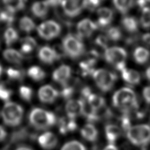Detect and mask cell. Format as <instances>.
<instances>
[{
  "label": "cell",
  "mask_w": 150,
  "mask_h": 150,
  "mask_svg": "<svg viewBox=\"0 0 150 150\" xmlns=\"http://www.w3.org/2000/svg\"><path fill=\"white\" fill-rule=\"evenodd\" d=\"M112 104L125 114L137 109L138 106L135 92L128 87L122 88L114 93Z\"/></svg>",
  "instance_id": "1"
},
{
  "label": "cell",
  "mask_w": 150,
  "mask_h": 150,
  "mask_svg": "<svg viewBox=\"0 0 150 150\" xmlns=\"http://www.w3.org/2000/svg\"><path fill=\"white\" fill-rule=\"evenodd\" d=\"M30 125L36 129L45 130L54 125L56 117L54 113L40 108H33L29 115Z\"/></svg>",
  "instance_id": "2"
},
{
  "label": "cell",
  "mask_w": 150,
  "mask_h": 150,
  "mask_svg": "<svg viewBox=\"0 0 150 150\" xmlns=\"http://www.w3.org/2000/svg\"><path fill=\"white\" fill-rule=\"evenodd\" d=\"M1 116L4 122L10 127L19 125L23 116V109L21 105L14 102H7L4 105Z\"/></svg>",
  "instance_id": "3"
},
{
  "label": "cell",
  "mask_w": 150,
  "mask_h": 150,
  "mask_svg": "<svg viewBox=\"0 0 150 150\" xmlns=\"http://www.w3.org/2000/svg\"><path fill=\"white\" fill-rule=\"evenodd\" d=\"M126 132L129 141L136 146H144L150 142V126L148 125L131 127Z\"/></svg>",
  "instance_id": "4"
},
{
  "label": "cell",
  "mask_w": 150,
  "mask_h": 150,
  "mask_svg": "<svg viewBox=\"0 0 150 150\" xmlns=\"http://www.w3.org/2000/svg\"><path fill=\"white\" fill-rule=\"evenodd\" d=\"M64 53L71 59H77L84 52V45L77 36L68 34L62 40Z\"/></svg>",
  "instance_id": "5"
},
{
  "label": "cell",
  "mask_w": 150,
  "mask_h": 150,
  "mask_svg": "<svg viewBox=\"0 0 150 150\" xmlns=\"http://www.w3.org/2000/svg\"><path fill=\"white\" fill-rule=\"evenodd\" d=\"M127 57L126 50L120 47H109L105 49L104 52L105 60L121 72L126 69L125 60Z\"/></svg>",
  "instance_id": "6"
},
{
  "label": "cell",
  "mask_w": 150,
  "mask_h": 150,
  "mask_svg": "<svg viewBox=\"0 0 150 150\" xmlns=\"http://www.w3.org/2000/svg\"><path fill=\"white\" fill-rule=\"evenodd\" d=\"M92 76L97 86L103 92L111 90L117 79L116 74L103 69L96 70Z\"/></svg>",
  "instance_id": "7"
},
{
  "label": "cell",
  "mask_w": 150,
  "mask_h": 150,
  "mask_svg": "<svg viewBox=\"0 0 150 150\" xmlns=\"http://www.w3.org/2000/svg\"><path fill=\"white\" fill-rule=\"evenodd\" d=\"M38 33L42 38L51 40L57 37L61 33L62 28L59 23L53 20L42 22L37 28Z\"/></svg>",
  "instance_id": "8"
},
{
  "label": "cell",
  "mask_w": 150,
  "mask_h": 150,
  "mask_svg": "<svg viewBox=\"0 0 150 150\" xmlns=\"http://www.w3.org/2000/svg\"><path fill=\"white\" fill-rule=\"evenodd\" d=\"M87 0H63L62 4L64 13L70 18L79 15L86 8Z\"/></svg>",
  "instance_id": "9"
},
{
  "label": "cell",
  "mask_w": 150,
  "mask_h": 150,
  "mask_svg": "<svg viewBox=\"0 0 150 150\" xmlns=\"http://www.w3.org/2000/svg\"><path fill=\"white\" fill-rule=\"evenodd\" d=\"M98 28L97 23L89 19H84L77 25V37L80 39L90 37Z\"/></svg>",
  "instance_id": "10"
},
{
  "label": "cell",
  "mask_w": 150,
  "mask_h": 150,
  "mask_svg": "<svg viewBox=\"0 0 150 150\" xmlns=\"http://www.w3.org/2000/svg\"><path fill=\"white\" fill-rule=\"evenodd\" d=\"M38 56L42 62L46 64H52L59 60L62 54L56 49L49 46H44L39 49Z\"/></svg>",
  "instance_id": "11"
},
{
  "label": "cell",
  "mask_w": 150,
  "mask_h": 150,
  "mask_svg": "<svg viewBox=\"0 0 150 150\" xmlns=\"http://www.w3.org/2000/svg\"><path fill=\"white\" fill-rule=\"evenodd\" d=\"M71 76V69L70 66L65 64L61 65L57 68L52 74L53 80L64 86L68 84Z\"/></svg>",
  "instance_id": "12"
},
{
  "label": "cell",
  "mask_w": 150,
  "mask_h": 150,
  "mask_svg": "<svg viewBox=\"0 0 150 150\" xmlns=\"http://www.w3.org/2000/svg\"><path fill=\"white\" fill-rule=\"evenodd\" d=\"M59 93L53 86L45 85L41 87L38 91V97L40 101L43 103L51 104L58 97Z\"/></svg>",
  "instance_id": "13"
},
{
  "label": "cell",
  "mask_w": 150,
  "mask_h": 150,
  "mask_svg": "<svg viewBox=\"0 0 150 150\" xmlns=\"http://www.w3.org/2000/svg\"><path fill=\"white\" fill-rule=\"evenodd\" d=\"M84 101L83 99L70 100L65 106V110L68 117L74 119L80 114H83Z\"/></svg>",
  "instance_id": "14"
},
{
  "label": "cell",
  "mask_w": 150,
  "mask_h": 150,
  "mask_svg": "<svg viewBox=\"0 0 150 150\" xmlns=\"http://www.w3.org/2000/svg\"><path fill=\"white\" fill-rule=\"evenodd\" d=\"M36 135L30 132L28 128L21 127L12 133L10 137V142L12 144H17L27 139H34Z\"/></svg>",
  "instance_id": "15"
},
{
  "label": "cell",
  "mask_w": 150,
  "mask_h": 150,
  "mask_svg": "<svg viewBox=\"0 0 150 150\" xmlns=\"http://www.w3.org/2000/svg\"><path fill=\"white\" fill-rule=\"evenodd\" d=\"M40 146L45 149L49 150L54 148L58 142L56 136L51 132H46L40 135L38 138Z\"/></svg>",
  "instance_id": "16"
},
{
  "label": "cell",
  "mask_w": 150,
  "mask_h": 150,
  "mask_svg": "<svg viewBox=\"0 0 150 150\" xmlns=\"http://www.w3.org/2000/svg\"><path fill=\"white\" fill-rule=\"evenodd\" d=\"M98 16L97 25L100 27L104 28L111 23L113 19L114 13L113 11L106 7H102L98 8L97 11Z\"/></svg>",
  "instance_id": "17"
},
{
  "label": "cell",
  "mask_w": 150,
  "mask_h": 150,
  "mask_svg": "<svg viewBox=\"0 0 150 150\" xmlns=\"http://www.w3.org/2000/svg\"><path fill=\"white\" fill-rule=\"evenodd\" d=\"M59 132L62 134H66L68 132L74 131L77 128V124L74 119L69 117H62L58 121Z\"/></svg>",
  "instance_id": "18"
},
{
  "label": "cell",
  "mask_w": 150,
  "mask_h": 150,
  "mask_svg": "<svg viewBox=\"0 0 150 150\" xmlns=\"http://www.w3.org/2000/svg\"><path fill=\"white\" fill-rule=\"evenodd\" d=\"M49 7V6L46 1H37L32 4L31 11L36 17L44 18L48 13Z\"/></svg>",
  "instance_id": "19"
},
{
  "label": "cell",
  "mask_w": 150,
  "mask_h": 150,
  "mask_svg": "<svg viewBox=\"0 0 150 150\" xmlns=\"http://www.w3.org/2000/svg\"><path fill=\"white\" fill-rule=\"evenodd\" d=\"M121 73L123 80L128 84L136 85L141 80L139 73L134 70L127 69L126 68Z\"/></svg>",
  "instance_id": "20"
},
{
  "label": "cell",
  "mask_w": 150,
  "mask_h": 150,
  "mask_svg": "<svg viewBox=\"0 0 150 150\" xmlns=\"http://www.w3.org/2000/svg\"><path fill=\"white\" fill-rule=\"evenodd\" d=\"M105 133L110 144H113L120 137L121 131L119 127L115 124H108L105 127Z\"/></svg>",
  "instance_id": "21"
},
{
  "label": "cell",
  "mask_w": 150,
  "mask_h": 150,
  "mask_svg": "<svg viewBox=\"0 0 150 150\" xmlns=\"http://www.w3.org/2000/svg\"><path fill=\"white\" fill-rule=\"evenodd\" d=\"M4 57L8 62L14 64H21L23 56L21 52L13 49H6L3 52Z\"/></svg>",
  "instance_id": "22"
},
{
  "label": "cell",
  "mask_w": 150,
  "mask_h": 150,
  "mask_svg": "<svg viewBox=\"0 0 150 150\" xmlns=\"http://www.w3.org/2000/svg\"><path fill=\"white\" fill-rule=\"evenodd\" d=\"M81 134L87 141L94 142L97 138L98 131L94 125L91 124H87L81 128Z\"/></svg>",
  "instance_id": "23"
},
{
  "label": "cell",
  "mask_w": 150,
  "mask_h": 150,
  "mask_svg": "<svg viewBox=\"0 0 150 150\" xmlns=\"http://www.w3.org/2000/svg\"><path fill=\"white\" fill-rule=\"evenodd\" d=\"M133 56L137 63L142 64L148 62L150 57V52L145 47H138L134 51Z\"/></svg>",
  "instance_id": "24"
},
{
  "label": "cell",
  "mask_w": 150,
  "mask_h": 150,
  "mask_svg": "<svg viewBox=\"0 0 150 150\" xmlns=\"http://www.w3.org/2000/svg\"><path fill=\"white\" fill-rule=\"evenodd\" d=\"M123 28L129 33H135L138 29L137 19L133 16H125L121 20Z\"/></svg>",
  "instance_id": "25"
},
{
  "label": "cell",
  "mask_w": 150,
  "mask_h": 150,
  "mask_svg": "<svg viewBox=\"0 0 150 150\" xmlns=\"http://www.w3.org/2000/svg\"><path fill=\"white\" fill-rule=\"evenodd\" d=\"M88 104L95 110H98L105 107V100L103 97L91 93L87 99Z\"/></svg>",
  "instance_id": "26"
},
{
  "label": "cell",
  "mask_w": 150,
  "mask_h": 150,
  "mask_svg": "<svg viewBox=\"0 0 150 150\" xmlns=\"http://www.w3.org/2000/svg\"><path fill=\"white\" fill-rule=\"evenodd\" d=\"M28 75L33 80L39 81L43 80L46 77L45 71L38 66L30 67L27 71Z\"/></svg>",
  "instance_id": "27"
},
{
  "label": "cell",
  "mask_w": 150,
  "mask_h": 150,
  "mask_svg": "<svg viewBox=\"0 0 150 150\" xmlns=\"http://www.w3.org/2000/svg\"><path fill=\"white\" fill-rule=\"evenodd\" d=\"M6 9L14 13L23 9L25 7V0H2Z\"/></svg>",
  "instance_id": "28"
},
{
  "label": "cell",
  "mask_w": 150,
  "mask_h": 150,
  "mask_svg": "<svg viewBox=\"0 0 150 150\" xmlns=\"http://www.w3.org/2000/svg\"><path fill=\"white\" fill-rule=\"evenodd\" d=\"M36 46V42L34 38L31 36H26L22 40V45L21 50L22 53L28 54Z\"/></svg>",
  "instance_id": "29"
},
{
  "label": "cell",
  "mask_w": 150,
  "mask_h": 150,
  "mask_svg": "<svg viewBox=\"0 0 150 150\" xmlns=\"http://www.w3.org/2000/svg\"><path fill=\"white\" fill-rule=\"evenodd\" d=\"M115 8L121 13H127L132 8L133 0H112Z\"/></svg>",
  "instance_id": "30"
},
{
  "label": "cell",
  "mask_w": 150,
  "mask_h": 150,
  "mask_svg": "<svg viewBox=\"0 0 150 150\" xmlns=\"http://www.w3.org/2000/svg\"><path fill=\"white\" fill-rule=\"evenodd\" d=\"M19 28L26 33L32 32L36 27L33 21L28 16H23L19 21Z\"/></svg>",
  "instance_id": "31"
},
{
  "label": "cell",
  "mask_w": 150,
  "mask_h": 150,
  "mask_svg": "<svg viewBox=\"0 0 150 150\" xmlns=\"http://www.w3.org/2000/svg\"><path fill=\"white\" fill-rule=\"evenodd\" d=\"M4 38L7 46H11L15 43L19 38V35L16 29L9 27L5 31Z\"/></svg>",
  "instance_id": "32"
},
{
  "label": "cell",
  "mask_w": 150,
  "mask_h": 150,
  "mask_svg": "<svg viewBox=\"0 0 150 150\" xmlns=\"http://www.w3.org/2000/svg\"><path fill=\"white\" fill-rule=\"evenodd\" d=\"M6 73L10 80L14 81H21L25 76L24 70L13 67H8L6 70Z\"/></svg>",
  "instance_id": "33"
},
{
  "label": "cell",
  "mask_w": 150,
  "mask_h": 150,
  "mask_svg": "<svg viewBox=\"0 0 150 150\" xmlns=\"http://www.w3.org/2000/svg\"><path fill=\"white\" fill-rule=\"evenodd\" d=\"M106 34L108 39L113 42H117L122 38V33L120 29L116 26L109 28L107 30Z\"/></svg>",
  "instance_id": "34"
},
{
  "label": "cell",
  "mask_w": 150,
  "mask_h": 150,
  "mask_svg": "<svg viewBox=\"0 0 150 150\" xmlns=\"http://www.w3.org/2000/svg\"><path fill=\"white\" fill-rule=\"evenodd\" d=\"M19 96L22 100L27 102H29L32 98L33 92L30 87L22 86L19 88Z\"/></svg>",
  "instance_id": "35"
},
{
  "label": "cell",
  "mask_w": 150,
  "mask_h": 150,
  "mask_svg": "<svg viewBox=\"0 0 150 150\" xmlns=\"http://www.w3.org/2000/svg\"><path fill=\"white\" fill-rule=\"evenodd\" d=\"M140 22L144 29H149L150 28V8L146 7L142 9Z\"/></svg>",
  "instance_id": "36"
},
{
  "label": "cell",
  "mask_w": 150,
  "mask_h": 150,
  "mask_svg": "<svg viewBox=\"0 0 150 150\" xmlns=\"http://www.w3.org/2000/svg\"><path fill=\"white\" fill-rule=\"evenodd\" d=\"M13 94L12 90L5 83H0V100L8 101Z\"/></svg>",
  "instance_id": "37"
},
{
  "label": "cell",
  "mask_w": 150,
  "mask_h": 150,
  "mask_svg": "<svg viewBox=\"0 0 150 150\" xmlns=\"http://www.w3.org/2000/svg\"><path fill=\"white\" fill-rule=\"evenodd\" d=\"M60 150H86V148L81 143L72 141L66 143Z\"/></svg>",
  "instance_id": "38"
},
{
  "label": "cell",
  "mask_w": 150,
  "mask_h": 150,
  "mask_svg": "<svg viewBox=\"0 0 150 150\" xmlns=\"http://www.w3.org/2000/svg\"><path fill=\"white\" fill-rule=\"evenodd\" d=\"M15 21V13L8 10L5 9L2 11L1 22H3L8 25H11Z\"/></svg>",
  "instance_id": "39"
},
{
  "label": "cell",
  "mask_w": 150,
  "mask_h": 150,
  "mask_svg": "<svg viewBox=\"0 0 150 150\" xmlns=\"http://www.w3.org/2000/svg\"><path fill=\"white\" fill-rule=\"evenodd\" d=\"M74 88L72 86H70L69 84L64 86H63V89L60 93L61 96L64 99L70 98L74 93Z\"/></svg>",
  "instance_id": "40"
},
{
  "label": "cell",
  "mask_w": 150,
  "mask_h": 150,
  "mask_svg": "<svg viewBox=\"0 0 150 150\" xmlns=\"http://www.w3.org/2000/svg\"><path fill=\"white\" fill-rule=\"evenodd\" d=\"M108 39L107 36L103 35H99L95 40V43L98 46L104 48L105 49H107V46L108 44Z\"/></svg>",
  "instance_id": "41"
},
{
  "label": "cell",
  "mask_w": 150,
  "mask_h": 150,
  "mask_svg": "<svg viewBox=\"0 0 150 150\" xmlns=\"http://www.w3.org/2000/svg\"><path fill=\"white\" fill-rule=\"evenodd\" d=\"M103 1L104 0H87L86 8L91 11H94L101 4Z\"/></svg>",
  "instance_id": "42"
},
{
  "label": "cell",
  "mask_w": 150,
  "mask_h": 150,
  "mask_svg": "<svg viewBox=\"0 0 150 150\" xmlns=\"http://www.w3.org/2000/svg\"><path fill=\"white\" fill-rule=\"evenodd\" d=\"M121 124L123 129L126 132L131 127L129 119L127 115H124L121 118Z\"/></svg>",
  "instance_id": "43"
},
{
  "label": "cell",
  "mask_w": 150,
  "mask_h": 150,
  "mask_svg": "<svg viewBox=\"0 0 150 150\" xmlns=\"http://www.w3.org/2000/svg\"><path fill=\"white\" fill-rule=\"evenodd\" d=\"M143 97L145 101L150 104V86L145 87L143 90Z\"/></svg>",
  "instance_id": "44"
},
{
  "label": "cell",
  "mask_w": 150,
  "mask_h": 150,
  "mask_svg": "<svg viewBox=\"0 0 150 150\" xmlns=\"http://www.w3.org/2000/svg\"><path fill=\"white\" fill-rule=\"evenodd\" d=\"M49 6L57 7L59 5L62 4L63 0H46Z\"/></svg>",
  "instance_id": "45"
},
{
  "label": "cell",
  "mask_w": 150,
  "mask_h": 150,
  "mask_svg": "<svg viewBox=\"0 0 150 150\" xmlns=\"http://www.w3.org/2000/svg\"><path fill=\"white\" fill-rule=\"evenodd\" d=\"M149 3H150V2L148 0H138L137 1V5L142 9L147 7L146 5Z\"/></svg>",
  "instance_id": "46"
},
{
  "label": "cell",
  "mask_w": 150,
  "mask_h": 150,
  "mask_svg": "<svg viewBox=\"0 0 150 150\" xmlns=\"http://www.w3.org/2000/svg\"><path fill=\"white\" fill-rule=\"evenodd\" d=\"M6 132L5 128L0 125V141H2L5 139L6 137Z\"/></svg>",
  "instance_id": "47"
},
{
  "label": "cell",
  "mask_w": 150,
  "mask_h": 150,
  "mask_svg": "<svg viewBox=\"0 0 150 150\" xmlns=\"http://www.w3.org/2000/svg\"><path fill=\"white\" fill-rule=\"evenodd\" d=\"M142 40L146 44L150 45V33H148L144 34L142 36Z\"/></svg>",
  "instance_id": "48"
},
{
  "label": "cell",
  "mask_w": 150,
  "mask_h": 150,
  "mask_svg": "<svg viewBox=\"0 0 150 150\" xmlns=\"http://www.w3.org/2000/svg\"><path fill=\"white\" fill-rule=\"evenodd\" d=\"M103 150H118V149L113 144H109Z\"/></svg>",
  "instance_id": "49"
},
{
  "label": "cell",
  "mask_w": 150,
  "mask_h": 150,
  "mask_svg": "<svg viewBox=\"0 0 150 150\" xmlns=\"http://www.w3.org/2000/svg\"><path fill=\"white\" fill-rule=\"evenodd\" d=\"M15 150H33L30 148L26 146H21L18 147Z\"/></svg>",
  "instance_id": "50"
},
{
  "label": "cell",
  "mask_w": 150,
  "mask_h": 150,
  "mask_svg": "<svg viewBox=\"0 0 150 150\" xmlns=\"http://www.w3.org/2000/svg\"><path fill=\"white\" fill-rule=\"evenodd\" d=\"M145 76L148 80L150 81V66L146 69L145 71Z\"/></svg>",
  "instance_id": "51"
},
{
  "label": "cell",
  "mask_w": 150,
  "mask_h": 150,
  "mask_svg": "<svg viewBox=\"0 0 150 150\" xmlns=\"http://www.w3.org/2000/svg\"><path fill=\"white\" fill-rule=\"evenodd\" d=\"M2 66H1V65L0 64V76L2 74Z\"/></svg>",
  "instance_id": "52"
},
{
  "label": "cell",
  "mask_w": 150,
  "mask_h": 150,
  "mask_svg": "<svg viewBox=\"0 0 150 150\" xmlns=\"http://www.w3.org/2000/svg\"><path fill=\"white\" fill-rule=\"evenodd\" d=\"M2 11L0 9V22H1V17H2Z\"/></svg>",
  "instance_id": "53"
},
{
  "label": "cell",
  "mask_w": 150,
  "mask_h": 150,
  "mask_svg": "<svg viewBox=\"0 0 150 150\" xmlns=\"http://www.w3.org/2000/svg\"><path fill=\"white\" fill-rule=\"evenodd\" d=\"M148 1H149V2H150V0H148Z\"/></svg>",
  "instance_id": "54"
}]
</instances>
